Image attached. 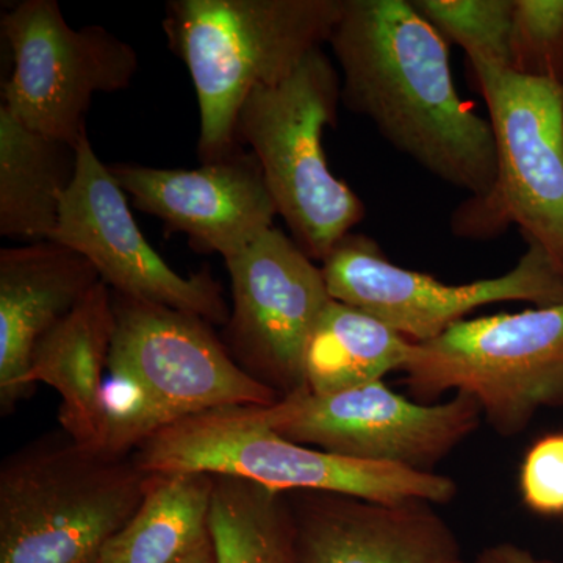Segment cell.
Listing matches in <instances>:
<instances>
[{
  "label": "cell",
  "mask_w": 563,
  "mask_h": 563,
  "mask_svg": "<svg viewBox=\"0 0 563 563\" xmlns=\"http://www.w3.org/2000/svg\"><path fill=\"white\" fill-rule=\"evenodd\" d=\"M329 44L347 110L470 199L492 195L498 158L490 121L462 101L446 40L412 0H343Z\"/></svg>",
  "instance_id": "6da1fadb"
},
{
  "label": "cell",
  "mask_w": 563,
  "mask_h": 563,
  "mask_svg": "<svg viewBox=\"0 0 563 563\" xmlns=\"http://www.w3.org/2000/svg\"><path fill=\"white\" fill-rule=\"evenodd\" d=\"M111 295L117 328L103 385V451L132 454L152 433L185 418L279 401L233 361L210 322Z\"/></svg>",
  "instance_id": "7a4b0ae2"
},
{
  "label": "cell",
  "mask_w": 563,
  "mask_h": 563,
  "mask_svg": "<svg viewBox=\"0 0 563 563\" xmlns=\"http://www.w3.org/2000/svg\"><path fill=\"white\" fill-rule=\"evenodd\" d=\"M343 0H172L163 31L190 73L199 111L198 155L242 150L236 120L255 88L279 84L329 43Z\"/></svg>",
  "instance_id": "3957f363"
},
{
  "label": "cell",
  "mask_w": 563,
  "mask_h": 563,
  "mask_svg": "<svg viewBox=\"0 0 563 563\" xmlns=\"http://www.w3.org/2000/svg\"><path fill=\"white\" fill-rule=\"evenodd\" d=\"M154 477L66 432L25 444L0 466V563H101Z\"/></svg>",
  "instance_id": "277c9868"
},
{
  "label": "cell",
  "mask_w": 563,
  "mask_h": 563,
  "mask_svg": "<svg viewBox=\"0 0 563 563\" xmlns=\"http://www.w3.org/2000/svg\"><path fill=\"white\" fill-rule=\"evenodd\" d=\"M132 455L152 474H224L285 493L433 506L457 495L455 481L443 474L357 461L284 439L255 417L252 406L222 407L174 422L152 433Z\"/></svg>",
  "instance_id": "5b68a950"
},
{
  "label": "cell",
  "mask_w": 563,
  "mask_h": 563,
  "mask_svg": "<svg viewBox=\"0 0 563 563\" xmlns=\"http://www.w3.org/2000/svg\"><path fill=\"white\" fill-rule=\"evenodd\" d=\"M340 102V70L320 47L279 84L255 88L236 120V139L257 158L291 239L321 263L365 218V203L333 176L322 146Z\"/></svg>",
  "instance_id": "8992f818"
},
{
  "label": "cell",
  "mask_w": 563,
  "mask_h": 563,
  "mask_svg": "<svg viewBox=\"0 0 563 563\" xmlns=\"http://www.w3.org/2000/svg\"><path fill=\"white\" fill-rule=\"evenodd\" d=\"M402 373L418 399L472 396L493 431L518 435L540 410L563 407V303L459 321L415 343Z\"/></svg>",
  "instance_id": "52a82bcc"
},
{
  "label": "cell",
  "mask_w": 563,
  "mask_h": 563,
  "mask_svg": "<svg viewBox=\"0 0 563 563\" xmlns=\"http://www.w3.org/2000/svg\"><path fill=\"white\" fill-rule=\"evenodd\" d=\"M487 103L498 174L492 195L455 210L457 235L485 239L517 224L563 274V87L472 63Z\"/></svg>",
  "instance_id": "ba28073f"
},
{
  "label": "cell",
  "mask_w": 563,
  "mask_h": 563,
  "mask_svg": "<svg viewBox=\"0 0 563 563\" xmlns=\"http://www.w3.org/2000/svg\"><path fill=\"white\" fill-rule=\"evenodd\" d=\"M13 55L3 109L32 131L79 146L99 92L131 87L139 54L101 25L73 29L55 0H22L2 14Z\"/></svg>",
  "instance_id": "9c48e42d"
},
{
  "label": "cell",
  "mask_w": 563,
  "mask_h": 563,
  "mask_svg": "<svg viewBox=\"0 0 563 563\" xmlns=\"http://www.w3.org/2000/svg\"><path fill=\"white\" fill-rule=\"evenodd\" d=\"M255 417L291 442L357 461L432 472L484 421L472 396L410 401L384 380L332 395L309 391L252 406Z\"/></svg>",
  "instance_id": "30bf717a"
},
{
  "label": "cell",
  "mask_w": 563,
  "mask_h": 563,
  "mask_svg": "<svg viewBox=\"0 0 563 563\" xmlns=\"http://www.w3.org/2000/svg\"><path fill=\"white\" fill-rule=\"evenodd\" d=\"M321 269L332 299L365 310L413 343L437 339L488 303H563V274L533 243L503 276L451 285L395 265L374 240L352 232Z\"/></svg>",
  "instance_id": "8fae6325"
},
{
  "label": "cell",
  "mask_w": 563,
  "mask_h": 563,
  "mask_svg": "<svg viewBox=\"0 0 563 563\" xmlns=\"http://www.w3.org/2000/svg\"><path fill=\"white\" fill-rule=\"evenodd\" d=\"M232 287L224 346L233 361L280 398L307 391L303 358L332 301L321 266L277 228L225 261Z\"/></svg>",
  "instance_id": "7c38bea8"
},
{
  "label": "cell",
  "mask_w": 563,
  "mask_h": 563,
  "mask_svg": "<svg viewBox=\"0 0 563 563\" xmlns=\"http://www.w3.org/2000/svg\"><path fill=\"white\" fill-rule=\"evenodd\" d=\"M52 240L88 258L117 295L196 314L211 325H225L231 318L224 288L209 268L180 276L147 243L128 195L92 150L88 133L80 140L76 180L63 199Z\"/></svg>",
  "instance_id": "4fadbf2b"
},
{
  "label": "cell",
  "mask_w": 563,
  "mask_h": 563,
  "mask_svg": "<svg viewBox=\"0 0 563 563\" xmlns=\"http://www.w3.org/2000/svg\"><path fill=\"white\" fill-rule=\"evenodd\" d=\"M109 168L136 209L187 235L192 250L228 261L274 228L276 203L257 158L244 147L196 169Z\"/></svg>",
  "instance_id": "5bb4252c"
},
{
  "label": "cell",
  "mask_w": 563,
  "mask_h": 563,
  "mask_svg": "<svg viewBox=\"0 0 563 563\" xmlns=\"http://www.w3.org/2000/svg\"><path fill=\"white\" fill-rule=\"evenodd\" d=\"M302 563H468L435 506L291 492Z\"/></svg>",
  "instance_id": "9a60e30c"
},
{
  "label": "cell",
  "mask_w": 563,
  "mask_h": 563,
  "mask_svg": "<svg viewBox=\"0 0 563 563\" xmlns=\"http://www.w3.org/2000/svg\"><path fill=\"white\" fill-rule=\"evenodd\" d=\"M101 282L88 258L54 240L0 251L2 415L32 395L25 379L41 340Z\"/></svg>",
  "instance_id": "2e32d148"
},
{
  "label": "cell",
  "mask_w": 563,
  "mask_h": 563,
  "mask_svg": "<svg viewBox=\"0 0 563 563\" xmlns=\"http://www.w3.org/2000/svg\"><path fill=\"white\" fill-rule=\"evenodd\" d=\"M113 295L103 282L35 347L25 384H46L62 396L63 432L102 450L107 431L103 385L113 343Z\"/></svg>",
  "instance_id": "e0dca14e"
},
{
  "label": "cell",
  "mask_w": 563,
  "mask_h": 563,
  "mask_svg": "<svg viewBox=\"0 0 563 563\" xmlns=\"http://www.w3.org/2000/svg\"><path fill=\"white\" fill-rule=\"evenodd\" d=\"M77 168L79 146L32 131L0 107V235L52 240Z\"/></svg>",
  "instance_id": "ac0fdd59"
},
{
  "label": "cell",
  "mask_w": 563,
  "mask_h": 563,
  "mask_svg": "<svg viewBox=\"0 0 563 563\" xmlns=\"http://www.w3.org/2000/svg\"><path fill=\"white\" fill-rule=\"evenodd\" d=\"M413 350V342L384 321L332 299L307 344V391L332 395L379 383L387 374L404 372Z\"/></svg>",
  "instance_id": "d6986e66"
},
{
  "label": "cell",
  "mask_w": 563,
  "mask_h": 563,
  "mask_svg": "<svg viewBox=\"0 0 563 563\" xmlns=\"http://www.w3.org/2000/svg\"><path fill=\"white\" fill-rule=\"evenodd\" d=\"M214 474H155L131 521L111 539L101 563H172L209 536Z\"/></svg>",
  "instance_id": "ffe728a7"
},
{
  "label": "cell",
  "mask_w": 563,
  "mask_h": 563,
  "mask_svg": "<svg viewBox=\"0 0 563 563\" xmlns=\"http://www.w3.org/2000/svg\"><path fill=\"white\" fill-rule=\"evenodd\" d=\"M209 531L217 563H302L285 492L214 474Z\"/></svg>",
  "instance_id": "44dd1931"
},
{
  "label": "cell",
  "mask_w": 563,
  "mask_h": 563,
  "mask_svg": "<svg viewBox=\"0 0 563 563\" xmlns=\"http://www.w3.org/2000/svg\"><path fill=\"white\" fill-rule=\"evenodd\" d=\"M415 9L446 43L461 46L470 63L510 68L514 0H412Z\"/></svg>",
  "instance_id": "7402d4cb"
},
{
  "label": "cell",
  "mask_w": 563,
  "mask_h": 563,
  "mask_svg": "<svg viewBox=\"0 0 563 563\" xmlns=\"http://www.w3.org/2000/svg\"><path fill=\"white\" fill-rule=\"evenodd\" d=\"M509 69L563 87V0H514Z\"/></svg>",
  "instance_id": "603a6c76"
},
{
  "label": "cell",
  "mask_w": 563,
  "mask_h": 563,
  "mask_svg": "<svg viewBox=\"0 0 563 563\" xmlns=\"http://www.w3.org/2000/svg\"><path fill=\"white\" fill-rule=\"evenodd\" d=\"M520 493L533 514L563 518V432L531 444L521 463Z\"/></svg>",
  "instance_id": "cb8c5ba5"
},
{
  "label": "cell",
  "mask_w": 563,
  "mask_h": 563,
  "mask_svg": "<svg viewBox=\"0 0 563 563\" xmlns=\"http://www.w3.org/2000/svg\"><path fill=\"white\" fill-rule=\"evenodd\" d=\"M473 563H562L540 558L528 548L510 542L496 543L485 548Z\"/></svg>",
  "instance_id": "d4e9b609"
},
{
  "label": "cell",
  "mask_w": 563,
  "mask_h": 563,
  "mask_svg": "<svg viewBox=\"0 0 563 563\" xmlns=\"http://www.w3.org/2000/svg\"><path fill=\"white\" fill-rule=\"evenodd\" d=\"M172 563H217L210 532Z\"/></svg>",
  "instance_id": "484cf974"
},
{
  "label": "cell",
  "mask_w": 563,
  "mask_h": 563,
  "mask_svg": "<svg viewBox=\"0 0 563 563\" xmlns=\"http://www.w3.org/2000/svg\"><path fill=\"white\" fill-rule=\"evenodd\" d=\"M562 523H563V518H562Z\"/></svg>",
  "instance_id": "4316f807"
}]
</instances>
